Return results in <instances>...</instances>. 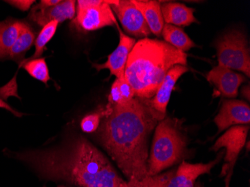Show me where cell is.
<instances>
[{
    "label": "cell",
    "instance_id": "cell-1",
    "mask_svg": "<svg viewBox=\"0 0 250 187\" xmlns=\"http://www.w3.org/2000/svg\"><path fill=\"white\" fill-rule=\"evenodd\" d=\"M165 115L156 112L147 100L135 97L127 104L116 105L102 118L98 139L127 179L138 182L147 176L148 140Z\"/></svg>",
    "mask_w": 250,
    "mask_h": 187
},
{
    "label": "cell",
    "instance_id": "cell-2",
    "mask_svg": "<svg viewBox=\"0 0 250 187\" xmlns=\"http://www.w3.org/2000/svg\"><path fill=\"white\" fill-rule=\"evenodd\" d=\"M39 178L78 187H127L106 156L83 136L50 148L15 153Z\"/></svg>",
    "mask_w": 250,
    "mask_h": 187
},
{
    "label": "cell",
    "instance_id": "cell-3",
    "mask_svg": "<svg viewBox=\"0 0 250 187\" xmlns=\"http://www.w3.org/2000/svg\"><path fill=\"white\" fill-rule=\"evenodd\" d=\"M177 64L187 66L188 55L164 41L145 38L136 42L125 66V77L135 97L151 100L167 72Z\"/></svg>",
    "mask_w": 250,
    "mask_h": 187
},
{
    "label": "cell",
    "instance_id": "cell-4",
    "mask_svg": "<svg viewBox=\"0 0 250 187\" xmlns=\"http://www.w3.org/2000/svg\"><path fill=\"white\" fill-rule=\"evenodd\" d=\"M154 130L147 161V176L157 175L175 165L185 155L187 150L186 136L174 119L164 118Z\"/></svg>",
    "mask_w": 250,
    "mask_h": 187
},
{
    "label": "cell",
    "instance_id": "cell-5",
    "mask_svg": "<svg viewBox=\"0 0 250 187\" xmlns=\"http://www.w3.org/2000/svg\"><path fill=\"white\" fill-rule=\"evenodd\" d=\"M215 48L219 65L250 77V47L244 32L232 29L226 32L216 41Z\"/></svg>",
    "mask_w": 250,
    "mask_h": 187
},
{
    "label": "cell",
    "instance_id": "cell-6",
    "mask_svg": "<svg viewBox=\"0 0 250 187\" xmlns=\"http://www.w3.org/2000/svg\"><path fill=\"white\" fill-rule=\"evenodd\" d=\"M77 2V16L73 22L84 32L112 26L117 22L110 8L113 0H79Z\"/></svg>",
    "mask_w": 250,
    "mask_h": 187
},
{
    "label": "cell",
    "instance_id": "cell-7",
    "mask_svg": "<svg viewBox=\"0 0 250 187\" xmlns=\"http://www.w3.org/2000/svg\"><path fill=\"white\" fill-rule=\"evenodd\" d=\"M249 130L250 125L231 126L210 147V150L214 152L218 151L220 148L226 149L224 160L226 165L223 168L222 174H224L229 171H230V174L232 172L237 157L245 146Z\"/></svg>",
    "mask_w": 250,
    "mask_h": 187
},
{
    "label": "cell",
    "instance_id": "cell-8",
    "mask_svg": "<svg viewBox=\"0 0 250 187\" xmlns=\"http://www.w3.org/2000/svg\"><path fill=\"white\" fill-rule=\"evenodd\" d=\"M125 32L136 38H147L151 35L147 22L133 0H119L110 4Z\"/></svg>",
    "mask_w": 250,
    "mask_h": 187
},
{
    "label": "cell",
    "instance_id": "cell-9",
    "mask_svg": "<svg viewBox=\"0 0 250 187\" xmlns=\"http://www.w3.org/2000/svg\"><path fill=\"white\" fill-rule=\"evenodd\" d=\"M223 155V151L220 152L217 158L208 163L182 162L163 187H195L198 178L202 174L210 173L212 168L221 160Z\"/></svg>",
    "mask_w": 250,
    "mask_h": 187
},
{
    "label": "cell",
    "instance_id": "cell-10",
    "mask_svg": "<svg viewBox=\"0 0 250 187\" xmlns=\"http://www.w3.org/2000/svg\"><path fill=\"white\" fill-rule=\"evenodd\" d=\"M250 107L247 103L238 100H226L223 101L221 109L215 117L214 123L217 125V134L237 125H250Z\"/></svg>",
    "mask_w": 250,
    "mask_h": 187
},
{
    "label": "cell",
    "instance_id": "cell-11",
    "mask_svg": "<svg viewBox=\"0 0 250 187\" xmlns=\"http://www.w3.org/2000/svg\"><path fill=\"white\" fill-rule=\"evenodd\" d=\"M116 26L119 32V45L116 50L108 56L107 60L104 64H92V66L98 71L107 69L111 76H115L116 78H119L125 75V66L127 64V59L136 42V39L129 37L121 30L118 22H116Z\"/></svg>",
    "mask_w": 250,
    "mask_h": 187
},
{
    "label": "cell",
    "instance_id": "cell-12",
    "mask_svg": "<svg viewBox=\"0 0 250 187\" xmlns=\"http://www.w3.org/2000/svg\"><path fill=\"white\" fill-rule=\"evenodd\" d=\"M206 78L226 98H237L240 86L247 80L242 74L219 64L208 72Z\"/></svg>",
    "mask_w": 250,
    "mask_h": 187
},
{
    "label": "cell",
    "instance_id": "cell-13",
    "mask_svg": "<svg viewBox=\"0 0 250 187\" xmlns=\"http://www.w3.org/2000/svg\"><path fill=\"white\" fill-rule=\"evenodd\" d=\"M189 71V67L181 64H177L170 69L156 91L155 95L151 100H147L150 106L156 112L166 116L167 106L177 81Z\"/></svg>",
    "mask_w": 250,
    "mask_h": 187
},
{
    "label": "cell",
    "instance_id": "cell-14",
    "mask_svg": "<svg viewBox=\"0 0 250 187\" xmlns=\"http://www.w3.org/2000/svg\"><path fill=\"white\" fill-rule=\"evenodd\" d=\"M76 13V2L74 0L62 1L58 5L42 8L38 5L32 7L29 18L40 26H44L52 21L59 23L66 20L74 19Z\"/></svg>",
    "mask_w": 250,
    "mask_h": 187
},
{
    "label": "cell",
    "instance_id": "cell-15",
    "mask_svg": "<svg viewBox=\"0 0 250 187\" xmlns=\"http://www.w3.org/2000/svg\"><path fill=\"white\" fill-rule=\"evenodd\" d=\"M161 11L164 22L175 26H189L199 21L194 16L195 9L179 2H163Z\"/></svg>",
    "mask_w": 250,
    "mask_h": 187
},
{
    "label": "cell",
    "instance_id": "cell-16",
    "mask_svg": "<svg viewBox=\"0 0 250 187\" xmlns=\"http://www.w3.org/2000/svg\"><path fill=\"white\" fill-rule=\"evenodd\" d=\"M136 8L141 11L151 33L161 36L164 22L161 11V1L156 0H133Z\"/></svg>",
    "mask_w": 250,
    "mask_h": 187
},
{
    "label": "cell",
    "instance_id": "cell-17",
    "mask_svg": "<svg viewBox=\"0 0 250 187\" xmlns=\"http://www.w3.org/2000/svg\"><path fill=\"white\" fill-rule=\"evenodd\" d=\"M26 22L9 18L0 22V60L8 58L22 28Z\"/></svg>",
    "mask_w": 250,
    "mask_h": 187
},
{
    "label": "cell",
    "instance_id": "cell-18",
    "mask_svg": "<svg viewBox=\"0 0 250 187\" xmlns=\"http://www.w3.org/2000/svg\"><path fill=\"white\" fill-rule=\"evenodd\" d=\"M161 36L164 38V42L184 53L197 46L183 29L173 25L165 23Z\"/></svg>",
    "mask_w": 250,
    "mask_h": 187
},
{
    "label": "cell",
    "instance_id": "cell-19",
    "mask_svg": "<svg viewBox=\"0 0 250 187\" xmlns=\"http://www.w3.org/2000/svg\"><path fill=\"white\" fill-rule=\"evenodd\" d=\"M35 39L36 35L33 29L26 22L24 27L21 30L16 42L12 46L8 58L21 64L23 62V58L26 52L33 45Z\"/></svg>",
    "mask_w": 250,
    "mask_h": 187
},
{
    "label": "cell",
    "instance_id": "cell-20",
    "mask_svg": "<svg viewBox=\"0 0 250 187\" xmlns=\"http://www.w3.org/2000/svg\"><path fill=\"white\" fill-rule=\"evenodd\" d=\"M23 68L27 71L28 74L36 79L39 81L42 82L47 85L49 80H50V73L47 62L44 58H38L35 60H25L21 64Z\"/></svg>",
    "mask_w": 250,
    "mask_h": 187
},
{
    "label": "cell",
    "instance_id": "cell-21",
    "mask_svg": "<svg viewBox=\"0 0 250 187\" xmlns=\"http://www.w3.org/2000/svg\"><path fill=\"white\" fill-rule=\"evenodd\" d=\"M58 26L59 22L52 21L43 26L35 42V46H36L35 53L32 55V57L26 60H35V59H38L42 56L44 51L45 46L54 36Z\"/></svg>",
    "mask_w": 250,
    "mask_h": 187
},
{
    "label": "cell",
    "instance_id": "cell-22",
    "mask_svg": "<svg viewBox=\"0 0 250 187\" xmlns=\"http://www.w3.org/2000/svg\"><path fill=\"white\" fill-rule=\"evenodd\" d=\"M104 116V110L85 115L81 121V126L84 133H92L98 130L101 119Z\"/></svg>",
    "mask_w": 250,
    "mask_h": 187
},
{
    "label": "cell",
    "instance_id": "cell-23",
    "mask_svg": "<svg viewBox=\"0 0 250 187\" xmlns=\"http://www.w3.org/2000/svg\"><path fill=\"white\" fill-rule=\"evenodd\" d=\"M163 178L160 174L147 176L138 182H127V187H162Z\"/></svg>",
    "mask_w": 250,
    "mask_h": 187
},
{
    "label": "cell",
    "instance_id": "cell-24",
    "mask_svg": "<svg viewBox=\"0 0 250 187\" xmlns=\"http://www.w3.org/2000/svg\"><path fill=\"white\" fill-rule=\"evenodd\" d=\"M119 89L122 95V102L123 104H127L135 98L134 91L128 82L125 79V75L119 77Z\"/></svg>",
    "mask_w": 250,
    "mask_h": 187
},
{
    "label": "cell",
    "instance_id": "cell-25",
    "mask_svg": "<svg viewBox=\"0 0 250 187\" xmlns=\"http://www.w3.org/2000/svg\"><path fill=\"white\" fill-rule=\"evenodd\" d=\"M16 77L17 76L15 75L7 85L0 88V98H2L3 101H7L8 98L11 96H15L21 99V97L18 94V84H17Z\"/></svg>",
    "mask_w": 250,
    "mask_h": 187
},
{
    "label": "cell",
    "instance_id": "cell-26",
    "mask_svg": "<svg viewBox=\"0 0 250 187\" xmlns=\"http://www.w3.org/2000/svg\"><path fill=\"white\" fill-rule=\"evenodd\" d=\"M119 83H120L119 78H116L111 87L110 93H109V98H108V101H109L108 106H111V107H113L116 105L123 104L120 89H119Z\"/></svg>",
    "mask_w": 250,
    "mask_h": 187
},
{
    "label": "cell",
    "instance_id": "cell-27",
    "mask_svg": "<svg viewBox=\"0 0 250 187\" xmlns=\"http://www.w3.org/2000/svg\"><path fill=\"white\" fill-rule=\"evenodd\" d=\"M7 3L10 4L12 6L21 10V11H28L36 1L34 0H12V1H6Z\"/></svg>",
    "mask_w": 250,
    "mask_h": 187
},
{
    "label": "cell",
    "instance_id": "cell-28",
    "mask_svg": "<svg viewBox=\"0 0 250 187\" xmlns=\"http://www.w3.org/2000/svg\"><path fill=\"white\" fill-rule=\"evenodd\" d=\"M62 1L60 0H43L41 1L39 4H37L40 8H47L50 7L54 6V5H58Z\"/></svg>",
    "mask_w": 250,
    "mask_h": 187
},
{
    "label": "cell",
    "instance_id": "cell-29",
    "mask_svg": "<svg viewBox=\"0 0 250 187\" xmlns=\"http://www.w3.org/2000/svg\"><path fill=\"white\" fill-rule=\"evenodd\" d=\"M0 108H4V109H6V110L10 111V112H12L14 115H16L17 117H21L22 115H23L22 113H20V112H17L15 109H12L11 106L8 105L7 103L5 102V101L2 99V98H0Z\"/></svg>",
    "mask_w": 250,
    "mask_h": 187
},
{
    "label": "cell",
    "instance_id": "cell-30",
    "mask_svg": "<svg viewBox=\"0 0 250 187\" xmlns=\"http://www.w3.org/2000/svg\"><path fill=\"white\" fill-rule=\"evenodd\" d=\"M250 85H244V86L243 87L242 89H241V94H242L244 98H246V99H247L248 101H250Z\"/></svg>",
    "mask_w": 250,
    "mask_h": 187
},
{
    "label": "cell",
    "instance_id": "cell-31",
    "mask_svg": "<svg viewBox=\"0 0 250 187\" xmlns=\"http://www.w3.org/2000/svg\"><path fill=\"white\" fill-rule=\"evenodd\" d=\"M229 178H229V179L227 178V181H226V187H229Z\"/></svg>",
    "mask_w": 250,
    "mask_h": 187
},
{
    "label": "cell",
    "instance_id": "cell-32",
    "mask_svg": "<svg viewBox=\"0 0 250 187\" xmlns=\"http://www.w3.org/2000/svg\"><path fill=\"white\" fill-rule=\"evenodd\" d=\"M43 187H46V186H43ZM65 187V186L60 185V186H58V187Z\"/></svg>",
    "mask_w": 250,
    "mask_h": 187
},
{
    "label": "cell",
    "instance_id": "cell-33",
    "mask_svg": "<svg viewBox=\"0 0 250 187\" xmlns=\"http://www.w3.org/2000/svg\"><path fill=\"white\" fill-rule=\"evenodd\" d=\"M195 187H201L200 184H197V185L195 186Z\"/></svg>",
    "mask_w": 250,
    "mask_h": 187
}]
</instances>
